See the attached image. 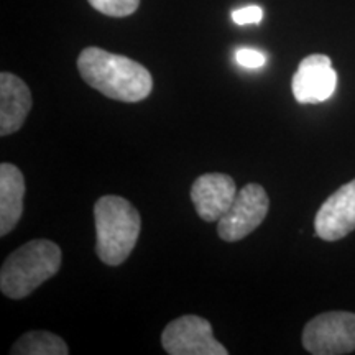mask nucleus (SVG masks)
Listing matches in <instances>:
<instances>
[{
	"instance_id": "obj_8",
	"label": "nucleus",
	"mask_w": 355,
	"mask_h": 355,
	"mask_svg": "<svg viewBox=\"0 0 355 355\" xmlns=\"http://www.w3.org/2000/svg\"><path fill=\"white\" fill-rule=\"evenodd\" d=\"M314 230L326 242H336L355 230V180L332 193L314 217Z\"/></svg>"
},
{
	"instance_id": "obj_10",
	"label": "nucleus",
	"mask_w": 355,
	"mask_h": 355,
	"mask_svg": "<svg viewBox=\"0 0 355 355\" xmlns=\"http://www.w3.org/2000/svg\"><path fill=\"white\" fill-rule=\"evenodd\" d=\"M32 92L24 79L12 73L0 74V135L20 130L32 110Z\"/></svg>"
},
{
	"instance_id": "obj_3",
	"label": "nucleus",
	"mask_w": 355,
	"mask_h": 355,
	"mask_svg": "<svg viewBox=\"0 0 355 355\" xmlns=\"http://www.w3.org/2000/svg\"><path fill=\"white\" fill-rule=\"evenodd\" d=\"M63 254L58 243L37 239L7 257L0 270V290L10 300L30 296L60 272Z\"/></svg>"
},
{
	"instance_id": "obj_1",
	"label": "nucleus",
	"mask_w": 355,
	"mask_h": 355,
	"mask_svg": "<svg viewBox=\"0 0 355 355\" xmlns=\"http://www.w3.org/2000/svg\"><path fill=\"white\" fill-rule=\"evenodd\" d=\"M78 71L87 86L121 102H140L152 94L153 78L130 58L89 46L78 58Z\"/></svg>"
},
{
	"instance_id": "obj_13",
	"label": "nucleus",
	"mask_w": 355,
	"mask_h": 355,
	"mask_svg": "<svg viewBox=\"0 0 355 355\" xmlns=\"http://www.w3.org/2000/svg\"><path fill=\"white\" fill-rule=\"evenodd\" d=\"M89 3L104 15L122 19V17H128L133 12H137L140 0H89Z\"/></svg>"
},
{
	"instance_id": "obj_2",
	"label": "nucleus",
	"mask_w": 355,
	"mask_h": 355,
	"mask_svg": "<svg viewBox=\"0 0 355 355\" xmlns=\"http://www.w3.org/2000/svg\"><path fill=\"white\" fill-rule=\"evenodd\" d=\"M96 254L102 263L119 266L139 241L141 219L130 201L121 196H102L94 204Z\"/></svg>"
},
{
	"instance_id": "obj_14",
	"label": "nucleus",
	"mask_w": 355,
	"mask_h": 355,
	"mask_svg": "<svg viewBox=\"0 0 355 355\" xmlns=\"http://www.w3.org/2000/svg\"><path fill=\"white\" fill-rule=\"evenodd\" d=\"M235 60H237V63L243 66V68L257 69L265 64L266 58L263 53L254 50V48H239V50L235 51Z\"/></svg>"
},
{
	"instance_id": "obj_4",
	"label": "nucleus",
	"mask_w": 355,
	"mask_h": 355,
	"mask_svg": "<svg viewBox=\"0 0 355 355\" xmlns=\"http://www.w3.org/2000/svg\"><path fill=\"white\" fill-rule=\"evenodd\" d=\"M303 345L313 355H343L355 350V313L329 311L304 326Z\"/></svg>"
},
{
	"instance_id": "obj_12",
	"label": "nucleus",
	"mask_w": 355,
	"mask_h": 355,
	"mask_svg": "<svg viewBox=\"0 0 355 355\" xmlns=\"http://www.w3.org/2000/svg\"><path fill=\"white\" fill-rule=\"evenodd\" d=\"M12 355H68V344L60 336L48 331L26 332L13 344Z\"/></svg>"
},
{
	"instance_id": "obj_7",
	"label": "nucleus",
	"mask_w": 355,
	"mask_h": 355,
	"mask_svg": "<svg viewBox=\"0 0 355 355\" xmlns=\"http://www.w3.org/2000/svg\"><path fill=\"white\" fill-rule=\"evenodd\" d=\"M337 73L331 58L326 55H309L301 61L291 81L295 99L300 104H319L336 92Z\"/></svg>"
},
{
	"instance_id": "obj_5",
	"label": "nucleus",
	"mask_w": 355,
	"mask_h": 355,
	"mask_svg": "<svg viewBox=\"0 0 355 355\" xmlns=\"http://www.w3.org/2000/svg\"><path fill=\"white\" fill-rule=\"evenodd\" d=\"M270 199L263 186L248 183L239 191L229 211L217 220V234L225 242H239L265 220Z\"/></svg>"
},
{
	"instance_id": "obj_11",
	"label": "nucleus",
	"mask_w": 355,
	"mask_h": 355,
	"mask_svg": "<svg viewBox=\"0 0 355 355\" xmlns=\"http://www.w3.org/2000/svg\"><path fill=\"white\" fill-rule=\"evenodd\" d=\"M25 178L12 163L0 165V235L6 237L17 227L24 214Z\"/></svg>"
},
{
	"instance_id": "obj_9",
	"label": "nucleus",
	"mask_w": 355,
	"mask_h": 355,
	"mask_svg": "<svg viewBox=\"0 0 355 355\" xmlns=\"http://www.w3.org/2000/svg\"><path fill=\"white\" fill-rule=\"evenodd\" d=\"M235 181L224 173H206L191 186V201L198 216L206 222L219 220L237 196Z\"/></svg>"
},
{
	"instance_id": "obj_6",
	"label": "nucleus",
	"mask_w": 355,
	"mask_h": 355,
	"mask_svg": "<svg viewBox=\"0 0 355 355\" xmlns=\"http://www.w3.org/2000/svg\"><path fill=\"white\" fill-rule=\"evenodd\" d=\"M162 345L170 355H227L214 337L207 319L186 314L171 321L162 334Z\"/></svg>"
},
{
	"instance_id": "obj_15",
	"label": "nucleus",
	"mask_w": 355,
	"mask_h": 355,
	"mask_svg": "<svg viewBox=\"0 0 355 355\" xmlns=\"http://www.w3.org/2000/svg\"><path fill=\"white\" fill-rule=\"evenodd\" d=\"M261 17H263V10L259 6H248L237 8L232 12V20L237 25H250V24H260Z\"/></svg>"
}]
</instances>
